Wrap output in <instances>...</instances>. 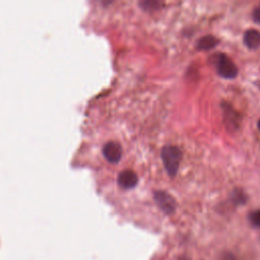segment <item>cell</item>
I'll list each match as a JSON object with an SVG mask.
<instances>
[{
	"mask_svg": "<svg viewBox=\"0 0 260 260\" xmlns=\"http://www.w3.org/2000/svg\"><path fill=\"white\" fill-rule=\"evenodd\" d=\"M162 159L165 168L170 176H175L179 169V165L182 159V153L177 147L168 146L162 151Z\"/></svg>",
	"mask_w": 260,
	"mask_h": 260,
	"instance_id": "cell-1",
	"label": "cell"
},
{
	"mask_svg": "<svg viewBox=\"0 0 260 260\" xmlns=\"http://www.w3.org/2000/svg\"><path fill=\"white\" fill-rule=\"evenodd\" d=\"M216 71L224 78H235L238 74V68L235 63L226 55L221 54L216 60Z\"/></svg>",
	"mask_w": 260,
	"mask_h": 260,
	"instance_id": "cell-2",
	"label": "cell"
},
{
	"mask_svg": "<svg viewBox=\"0 0 260 260\" xmlns=\"http://www.w3.org/2000/svg\"><path fill=\"white\" fill-rule=\"evenodd\" d=\"M155 199L160 208L167 214H171L175 211L176 202L169 193L165 191H157L155 192Z\"/></svg>",
	"mask_w": 260,
	"mask_h": 260,
	"instance_id": "cell-3",
	"label": "cell"
},
{
	"mask_svg": "<svg viewBox=\"0 0 260 260\" xmlns=\"http://www.w3.org/2000/svg\"><path fill=\"white\" fill-rule=\"evenodd\" d=\"M122 153V147L116 142H109L103 148V155L111 164L118 163L121 160Z\"/></svg>",
	"mask_w": 260,
	"mask_h": 260,
	"instance_id": "cell-4",
	"label": "cell"
},
{
	"mask_svg": "<svg viewBox=\"0 0 260 260\" xmlns=\"http://www.w3.org/2000/svg\"><path fill=\"white\" fill-rule=\"evenodd\" d=\"M138 182H139L138 175L130 170L123 171L118 176V183L124 189L134 188L138 184Z\"/></svg>",
	"mask_w": 260,
	"mask_h": 260,
	"instance_id": "cell-5",
	"label": "cell"
},
{
	"mask_svg": "<svg viewBox=\"0 0 260 260\" xmlns=\"http://www.w3.org/2000/svg\"><path fill=\"white\" fill-rule=\"evenodd\" d=\"M244 43L250 49L260 47V32L256 30H248L244 35Z\"/></svg>",
	"mask_w": 260,
	"mask_h": 260,
	"instance_id": "cell-6",
	"label": "cell"
},
{
	"mask_svg": "<svg viewBox=\"0 0 260 260\" xmlns=\"http://www.w3.org/2000/svg\"><path fill=\"white\" fill-rule=\"evenodd\" d=\"M218 44V40L212 36H205L198 40L197 42V48L200 50H209L215 47Z\"/></svg>",
	"mask_w": 260,
	"mask_h": 260,
	"instance_id": "cell-7",
	"label": "cell"
},
{
	"mask_svg": "<svg viewBox=\"0 0 260 260\" xmlns=\"http://www.w3.org/2000/svg\"><path fill=\"white\" fill-rule=\"evenodd\" d=\"M249 219H250L251 224H252L254 227L260 228V209L251 212Z\"/></svg>",
	"mask_w": 260,
	"mask_h": 260,
	"instance_id": "cell-8",
	"label": "cell"
},
{
	"mask_svg": "<svg viewBox=\"0 0 260 260\" xmlns=\"http://www.w3.org/2000/svg\"><path fill=\"white\" fill-rule=\"evenodd\" d=\"M253 19L256 23L260 24V6L257 7L253 13Z\"/></svg>",
	"mask_w": 260,
	"mask_h": 260,
	"instance_id": "cell-9",
	"label": "cell"
},
{
	"mask_svg": "<svg viewBox=\"0 0 260 260\" xmlns=\"http://www.w3.org/2000/svg\"><path fill=\"white\" fill-rule=\"evenodd\" d=\"M258 128H259V130H260V121L258 122Z\"/></svg>",
	"mask_w": 260,
	"mask_h": 260,
	"instance_id": "cell-10",
	"label": "cell"
}]
</instances>
